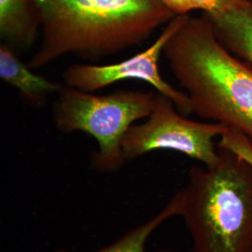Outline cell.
Wrapping results in <instances>:
<instances>
[{"label":"cell","mask_w":252,"mask_h":252,"mask_svg":"<svg viewBox=\"0 0 252 252\" xmlns=\"http://www.w3.org/2000/svg\"><path fill=\"white\" fill-rule=\"evenodd\" d=\"M40 41L28 66L67 55L96 61L141 45L175 15L161 0H32Z\"/></svg>","instance_id":"1"},{"label":"cell","mask_w":252,"mask_h":252,"mask_svg":"<svg viewBox=\"0 0 252 252\" xmlns=\"http://www.w3.org/2000/svg\"><path fill=\"white\" fill-rule=\"evenodd\" d=\"M192 113L221 124L252 145V64L218 39L206 15H187L163 49Z\"/></svg>","instance_id":"2"},{"label":"cell","mask_w":252,"mask_h":252,"mask_svg":"<svg viewBox=\"0 0 252 252\" xmlns=\"http://www.w3.org/2000/svg\"><path fill=\"white\" fill-rule=\"evenodd\" d=\"M219 151L215 165L189 169L180 216L192 252H252V164L231 150Z\"/></svg>","instance_id":"3"},{"label":"cell","mask_w":252,"mask_h":252,"mask_svg":"<svg viewBox=\"0 0 252 252\" xmlns=\"http://www.w3.org/2000/svg\"><path fill=\"white\" fill-rule=\"evenodd\" d=\"M157 96V92L123 90L96 95L64 85L54 103V125L63 133L82 132L93 136L98 146L93 156L94 167L117 171L126 162L125 135L137 121L151 115Z\"/></svg>","instance_id":"4"},{"label":"cell","mask_w":252,"mask_h":252,"mask_svg":"<svg viewBox=\"0 0 252 252\" xmlns=\"http://www.w3.org/2000/svg\"><path fill=\"white\" fill-rule=\"evenodd\" d=\"M181 114L171 100L158 94L155 108L143 124L134 125L123 140V153L127 160L135 159L158 150L185 154L205 166L215 165L220 151L215 138L229 130L218 123H201Z\"/></svg>","instance_id":"5"},{"label":"cell","mask_w":252,"mask_h":252,"mask_svg":"<svg viewBox=\"0 0 252 252\" xmlns=\"http://www.w3.org/2000/svg\"><path fill=\"white\" fill-rule=\"evenodd\" d=\"M185 16H175L166 24L153 44L139 54L125 61L112 64L77 63L63 73L64 85L79 90L94 93L126 80H138L151 84L158 94L169 98L181 114L187 116L191 111L188 95L174 88L160 74L158 63L163 49L183 24Z\"/></svg>","instance_id":"6"},{"label":"cell","mask_w":252,"mask_h":252,"mask_svg":"<svg viewBox=\"0 0 252 252\" xmlns=\"http://www.w3.org/2000/svg\"><path fill=\"white\" fill-rule=\"evenodd\" d=\"M0 78L32 105H41L48 95L59 94L64 86L32 71L5 42L0 45Z\"/></svg>","instance_id":"7"},{"label":"cell","mask_w":252,"mask_h":252,"mask_svg":"<svg viewBox=\"0 0 252 252\" xmlns=\"http://www.w3.org/2000/svg\"><path fill=\"white\" fill-rule=\"evenodd\" d=\"M39 33L32 0H0V36L9 46L30 49Z\"/></svg>","instance_id":"8"},{"label":"cell","mask_w":252,"mask_h":252,"mask_svg":"<svg viewBox=\"0 0 252 252\" xmlns=\"http://www.w3.org/2000/svg\"><path fill=\"white\" fill-rule=\"evenodd\" d=\"M206 16L220 42L235 56L252 64V8Z\"/></svg>","instance_id":"9"},{"label":"cell","mask_w":252,"mask_h":252,"mask_svg":"<svg viewBox=\"0 0 252 252\" xmlns=\"http://www.w3.org/2000/svg\"><path fill=\"white\" fill-rule=\"evenodd\" d=\"M182 210V197L177 192L162 211L148 221L129 231L114 243L95 252H147L146 244L153 232L166 220L174 216H180ZM55 252H73L60 250Z\"/></svg>","instance_id":"10"},{"label":"cell","mask_w":252,"mask_h":252,"mask_svg":"<svg viewBox=\"0 0 252 252\" xmlns=\"http://www.w3.org/2000/svg\"><path fill=\"white\" fill-rule=\"evenodd\" d=\"M196 9L206 15H216L235 9L252 8L251 0H192Z\"/></svg>","instance_id":"11"},{"label":"cell","mask_w":252,"mask_h":252,"mask_svg":"<svg viewBox=\"0 0 252 252\" xmlns=\"http://www.w3.org/2000/svg\"><path fill=\"white\" fill-rule=\"evenodd\" d=\"M161 2L175 16L189 15L190 11L196 9L192 0H161Z\"/></svg>","instance_id":"12"},{"label":"cell","mask_w":252,"mask_h":252,"mask_svg":"<svg viewBox=\"0 0 252 252\" xmlns=\"http://www.w3.org/2000/svg\"></svg>","instance_id":"13"}]
</instances>
